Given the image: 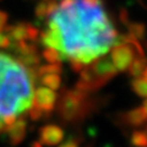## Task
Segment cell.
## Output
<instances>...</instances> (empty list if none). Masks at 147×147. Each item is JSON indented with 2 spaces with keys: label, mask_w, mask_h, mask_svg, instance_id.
I'll list each match as a JSON object with an SVG mask.
<instances>
[{
  "label": "cell",
  "mask_w": 147,
  "mask_h": 147,
  "mask_svg": "<svg viewBox=\"0 0 147 147\" xmlns=\"http://www.w3.org/2000/svg\"><path fill=\"white\" fill-rule=\"evenodd\" d=\"M118 37L115 28L100 6H87L76 0L70 7L58 9L47 17V27L39 32L45 48L60 53L71 69L80 72L86 65L104 55Z\"/></svg>",
  "instance_id": "6da1fadb"
},
{
  "label": "cell",
  "mask_w": 147,
  "mask_h": 147,
  "mask_svg": "<svg viewBox=\"0 0 147 147\" xmlns=\"http://www.w3.org/2000/svg\"><path fill=\"white\" fill-rule=\"evenodd\" d=\"M5 50L0 48V118L10 125L31 108L36 76L33 69L25 66L15 53Z\"/></svg>",
  "instance_id": "7a4b0ae2"
},
{
  "label": "cell",
  "mask_w": 147,
  "mask_h": 147,
  "mask_svg": "<svg viewBox=\"0 0 147 147\" xmlns=\"http://www.w3.org/2000/svg\"><path fill=\"white\" fill-rule=\"evenodd\" d=\"M105 98L75 88L61 90L55 104L58 118L65 125L79 126L103 107L107 102Z\"/></svg>",
  "instance_id": "3957f363"
},
{
  "label": "cell",
  "mask_w": 147,
  "mask_h": 147,
  "mask_svg": "<svg viewBox=\"0 0 147 147\" xmlns=\"http://www.w3.org/2000/svg\"><path fill=\"white\" fill-rule=\"evenodd\" d=\"M117 74L118 71L110 58H97L80 71L79 81L74 88L86 93H94L107 85Z\"/></svg>",
  "instance_id": "277c9868"
},
{
  "label": "cell",
  "mask_w": 147,
  "mask_h": 147,
  "mask_svg": "<svg viewBox=\"0 0 147 147\" xmlns=\"http://www.w3.org/2000/svg\"><path fill=\"white\" fill-rule=\"evenodd\" d=\"M145 50L140 42L131 36H118L110 50V60L118 72H125L134 59L144 57Z\"/></svg>",
  "instance_id": "5b68a950"
},
{
  "label": "cell",
  "mask_w": 147,
  "mask_h": 147,
  "mask_svg": "<svg viewBox=\"0 0 147 147\" xmlns=\"http://www.w3.org/2000/svg\"><path fill=\"white\" fill-rule=\"evenodd\" d=\"M58 94L48 87L40 86L36 88L32 98V105L28 109V117L31 120L38 121L42 119H48L55 109Z\"/></svg>",
  "instance_id": "8992f818"
},
{
  "label": "cell",
  "mask_w": 147,
  "mask_h": 147,
  "mask_svg": "<svg viewBox=\"0 0 147 147\" xmlns=\"http://www.w3.org/2000/svg\"><path fill=\"white\" fill-rule=\"evenodd\" d=\"M115 123L120 129H125L127 131L145 127L147 125V112L142 105L132 108L126 112L117 114Z\"/></svg>",
  "instance_id": "52a82bcc"
},
{
  "label": "cell",
  "mask_w": 147,
  "mask_h": 147,
  "mask_svg": "<svg viewBox=\"0 0 147 147\" xmlns=\"http://www.w3.org/2000/svg\"><path fill=\"white\" fill-rule=\"evenodd\" d=\"M39 135V142L43 146H58L64 140L65 132H64L63 127L55 124H47L39 129L38 131Z\"/></svg>",
  "instance_id": "ba28073f"
},
{
  "label": "cell",
  "mask_w": 147,
  "mask_h": 147,
  "mask_svg": "<svg viewBox=\"0 0 147 147\" xmlns=\"http://www.w3.org/2000/svg\"><path fill=\"white\" fill-rule=\"evenodd\" d=\"M6 135H7V141L12 147L18 146L26 137L27 132V120L24 115H20L16 118V120L12 124H10L6 127Z\"/></svg>",
  "instance_id": "9c48e42d"
},
{
  "label": "cell",
  "mask_w": 147,
  "mask_h": 147,
  "mask_svg": "<svg viewBox=\"0 0 147 147\" xmlns=\"http://www.w3.org/2000/svg\"><path fill=\"white\" fill-rule=\"evenodd\" d=\"M147 65V57L144 55V57H137L134 59V61L131 63V65L127 67V75L130 77H139L140 75H142V71Z\"/></svg>",
  "instance_id": "30bf717a"
},
{
  "label": "cell",
  "mask_w": 147,
  "mask_h": 147,
  "mask_svg": "<svg viewBox=\"0 0 147 147\" xmlns=\"http://www.w3.org/2000/svg\"><path fill=\"white\" fill-rule=\"evenodd\" d=\"M130 145L132 147H147V125L144 129H135L130 135Z\"/></svg>",
  "instance_id": "8fae6325"
},
{
  "label": "cell",
  "mask_w": 147,
  "mask_h": 147,
  "mask_svg": "<svg viewBox=\"0 0 147 147\" xmlns=\"http://www.w3.org/2000/svg\"><path fill=\"white\" fill-rule=\"evenodd\" d=\"M127 30H129V36L132 38L140 40H145L146 38V25L142 22H127Z\"/></svg>",
  "instance_id": "7c38bea8"
},
{
  "label": "cell",
  "mask_w": 147,
  "mask_h": 147,
  "mask_svg": "<svg viewBox=\"0 0 147 147\" xmlns=\"http://www.w3.org/2000/svg\"><path fill=\"white\" fill-rule=\"evenodd\" d=\"M39 82L44 87H48L50 90H59L61 86V77L59 74H48V75H43L39 77Z\"/></svg>",
  "instance_id": "4fadbf2b"
},
{
  "label": "cell",
  "mask_w": 147,
  "mask_h": 147,
  "mask_svg": "<svg viewBox=\"0 0 147 147\" xmlns=\"http://www.w3.org/2000/svg\"><path fill=\"white\" fill-rule=\"evenodd\" d=\"M131 90L142 98H147V80L145 77H134L130 82Z\"/></svg>",
  "instance_id": "5bb4252c"
},
{
  "label": "cell",
  "mask_w": 147,
  "mask_h": 147,
  "mask_svg": "<svg viewBox=\"0 0 147 147\" xmlns=\"http://www.w3.org/2000/svg\"><path fill=\"white\" fill-rule=\"evenodd\" d=\"M42 57L49 64H60L63 61L60 53L53 48H44V50L42 52Z\"/></svg>",
  "instance_id": "9a60e30c"
},
{
  "label": "cell",
  "mask_w": 147,
  "mask_h": 147,
  "mask_svg": "<svg viewBox=\"0 0 147 147\" xmlns=\"http://www.w3.org/2000/svg\"><path fill=\"white\" fill-rule=\"evenodd\" d=\"M58 147H80V140L77 137H71V139L66 140L65 142H60Z\"/></svg>",
  "instance_id": "2e32d148"
},
{
  "label": "cell",
  "mask_w": 147,
  "mask_h": 147,
  "mask_svg": "<svg viewBox=\"0 0 147 147\" xmlns=\"http://www.w3.org/2000/svg\"><path fill=\"white\" fill-rule=\"evenodd\" d=\"M6 127H7V124H6V121L4 120L3 118H0V135H1L3 132H5Z\"/></svg>",
  "instance_id": "e0dca14e"
},
{
  "label": "cell",
  "mask_w": 147,
  "mask_h": 147,
  "mask_svg": "<svg viewBox=\"0 0 147 147\" xmlns=\"http://www.w3.org/2000/svg\"><path fill=\"white\" fill-rule=\"evenodd\" d=\"M120 17H121V21H123V22H125V24H127V22H129V20H127V12H126L125 10H121Z\"/></svg>",
  "instance_id": "ac0fdd59"
},
{
  "label": "cell",
  "mask_w": 147,
  "mask_h": 147,
  "mask_svg": "<svg viewBox=\"0 0 147 147\" xmlns=\"http://www.w3.org/2000/svg\"><path fill=\"white\" fill-rule=\"evenodd\" d=\"M31 147H43V145L40 144L39 141H33L32 142V145H31Z\"/></svg>",
  "instance_id": "d6986e66"
},
{
  "label": "cell",
  "mask_w": 147,
  "mask_h": 147,
  "mask_svg": "<svg viewBox=\"0 0 147 147\" xmlns=\"http://www.w3.org/2000/svg\"><path fill=\"white\" fill-rule=\"evenodd\" d=\"M142 75H144V77L147 80V65H146V67L144 69V71H142Z\"/></svg>",
  "instance_id": "ffe728a7"
},
{
  "label": "cell",
  "mask_w": 147,
  "mask_h": 147,
  "mask_svg": "<svg viewBox=\"0 0 147 147\" xmlns=\"http://www.w3.org/2000/svg\"><path fill=\"white\" fill-rule=\"evenodd\" d=\"M142 107H144V108H145V110L147 112V98L145 99V102H144V104H142Z\"/></svg>",
  "instance_id": "44dd1931"
},
{
  "label": "cell",
  "mask_w": 147,
  "mask_h": 147,
  "mask_svg": "<svg viewBox=\"0 0 147 147\" xmlns=\"http://www.w3.org/2000/svg\"><path fill=\"white\" fill-rule=\"evenodd\" d=\"M44 1H50V0H44Z\"/></svg>",
  "instance_id": "7402d4cb"
},
{
  "label": "cell",
  "mask_w": 147,
  "mask_h": 147,
  "mask_svg": "<svg viewBox=\"0 0 147 147\" xmlns=\"http://www.w3.org/2000/svg\"><path fill=\"white\" fill-rule=\"evenodd\" d=\"M139 1H141V0H139Z\"/></svg>",
  "instance_id": "603a6c76"
}]
</instances>
